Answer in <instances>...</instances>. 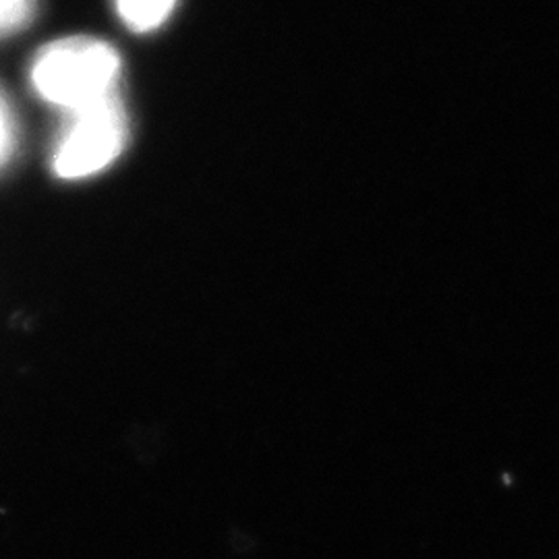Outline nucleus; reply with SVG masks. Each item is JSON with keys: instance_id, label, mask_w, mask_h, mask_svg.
Masks as SVG:
<instances>
[{"instance_id": "1", "label": "nucleus", "mask_w": 559, "mask_h": 559, "mask_svg": "<svg viewBox=\"0 0 559 559\" xmlns=\"http://www.w3.org/2000/svg\"><path fill=\"white\" fill-rule=\"evenodd\" d=\"M119 50L96 36H67L38 50L32 62V85L41 100L80 110L117 94Z\"/></svg>"}, {"instance_id": "2", "label": "nucleus", "mask_w": 559, "mask_h": 559, "mask_svg": "<svg viewBox=\"0 0 559 559\" xmlns=\"http://www.w3.org/2000/svg\"><path fill=\"white\" fill-rule=\"evenodd\" d=\"M127 141V112L117 94L71 112L55 150V173L60 179L98 175L119 158Z\"/></svg>"}, {"instance_id": "3", "label": "nucleus", "mask_w": 559, "mask_h": 559, "mask_svg": "<svg viewBox=\"0 0 559 559\" xmlns=\"http://www.w3.org/2000/svg\"><path fill=\"white\" fill-rule=\"evenodd\" d=\"M179 0H115L119 20L135 34H152L175 13Z\"/></svg>"}, {"instance_id": "4", "label": "nucleus", "mask_w": 559, "mask_h": 559, "mask_svg": "<svg viewBox=\"0 0 559 559\" xmlns=\"http://www.w3.org/2000/svg\"><path fill=\"white\" fill-rule=\"evenodd\" d=\"M34 15V0H0V36L23 27Z\"/></svg>"}, {"instance_id": "5", "label": "nucleus", "mask_w": 559, "mask_h": 559, "mask_svg": "<svg viewBox=\"0 0 559 559\" xmlns=\"http://www.w3.org/2000/svg\"><path fill=\"white\" fill-rule=\"evenodd\" d=\"M11 143H13V122L7 110V104L0 98V160L7 156Z\"/></svg>"}]
</instances>
